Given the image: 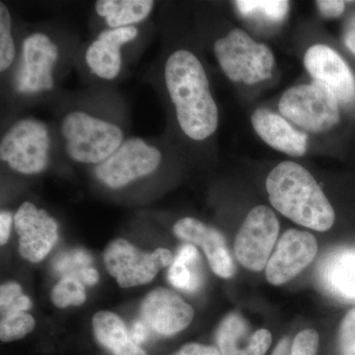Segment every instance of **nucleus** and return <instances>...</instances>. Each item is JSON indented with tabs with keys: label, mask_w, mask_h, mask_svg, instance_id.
<instances>
[{
	"label": "nucleus",
	"mask_w": 355,
	"mask_h": 355,
	"mask_svg": "<svg viewBox=\"0 0 355 355\" xmlns=\"http://www.w3.org/2000/svg\"><path fill=\"white\" fill-rule=\"evenodd\" d=\"M164 78L184 135L197 141L211 137L218 128V109L200 60L190 51H174L166 62Z\"/></svg>",
	"instance_id": "1"
},
{
	"label": "nucleus",
	"mask_w": 355,
	"mask_h": 355,
	"mask_svg": "<svg viewBox=\"0 0 355 355\" xmlns=\"http://www.w3.org/2000/svg\"><path fill=\"white\" fill-rule=\"evenodd\" d=\"M270 202L282 216L319 232L336 221L333 205L307 169L292 161L275 166L266 181Z\"/></svg>",
	"instance_id": "2"
},
{
	"label": "nucleus",
	"mask_w": 355,
	"mask_h": 355,
	"mask_svg": "<svg viewBox=\"0 0 355 355\" xmlns=\"http://www.w3.org/2000/svg\"><path fill=\"white\" fill-rule=\"evenodd\" d=\"M60 132L67 155L76 162L100 164L121 146L123 132L119 125L74 111L64 116Z\"/></svg>",
	"instance_id": "3"
},
{
	"label": "nucleus",
	"mask_w": 355,
	"mask_h": 355,
	"mask_svg": "<svg viewBox=\"0 0 355 355\" xmlns=\"http://www.w3.org/2000/svg\"><path fill=\"white\" fill-rule=\"evenodd\" d=\"M214 55L224 74L233 83L254 85L272 76L275 55L272 50L238 28L217 40Z\"/></svg>",
	"instance_id": "4"
},
{
	"label": "nucleus",
	"mask_w": 355,
	"mask_h": 355,
	"mask_svg": "<svg viewBox=\"0 0 355 355\" xmlns=\"http://www.w3.org/2000/svg\"><path fill=\"white\" fill-rule=\"evenodd\" d=\"M279 108L282 116L311 132H324L340 123L336 96L321 84L293 86L284 93Z\"/></svg>",
	"instance_id": "5"
},
{
	"label": "nucleus",
	"mask_w": 355,
	"mask_h": 355,
	"mask_svg": "<svg viewBox=\"0 0 355 355\" xmlns=\"http://www.w3.org/2000/svg\"><path fill=\"white\" fill-rule=\"evenodd\" d=\"M51 137L44 121L23 119L14 123L0 142V159L24 175L44 172L49 164Z\"/></svg>",
	"instance_id": "6"
},
{
	"label": "nucleus",
	"mask_w": 355,
	"mask_h": 355,
	"mask_svg": "<svg viewBox=\"0 0 355 355\" xmlns=\"http://www.w3.org/2000/svg\"><path fill=\"white\" fill-rule=\"evenodd\" d=\"M173 260L169 250L159 248L153 253H146L125 239L114 240L104 253L107 270L123 288L149 284L159 270L171 266Z\"/></svg>",
	"instance_id": "7"
},
{
	"label": "nucleus",
	"mask_w": 355,
	"mask_h": 355,
	"mask_svg": "<svg viewBox=\"0 0 355 355\" xmlns=\"http://www.w3.org/2000/svg\"><path fill=\"white\" fill-rule=\"evenodd\" d=\"M162 154L139 137L125 139L104 162L96 166L95 175L111 189H120L155 171Z\"/></svg>",
	"instance_id": "8"
},
{
	"label": "nucleus",
	"mask_w": 355,
	"mask_h": 355,
	"mask_svg": "<svg viewBox=\"0 0 355 355\" xmlns=\"http://www.w3.org/2000/svg\"><path fill=\"white\" fill-rule=\"evenodd\" d=\"M279 233L275 212L265 205L254 207L236 236V258L247 270L261 272L268 265Z\"/></svg>",
	"instance_id": "9"
},
{
	"label": "nucleus",
	"mask_w": 355,
	"mask_h": 355,
	"mask_svg": "<svg viewBox=\"0 0 355 355\" xmlns=\"http://www.w3.org/2000/svg\"><path fill=\"white\" fill-rule=\"evenodd\" d=\"M58 60V49L43 33H35L22 44V64L16 76L15 86L22 94H38L53 90V70Z\"/></svg>",
	"instance_id": "10"
},
{
	"label": "nucleus",
	"mask_w": 355,
	"mask_h": 355,
	"mask_svg": "<svg viewBox=\"0 0 355 355\" xmlns=\"http://www.w3.org/2000/svg\"><path fill=\"white\" fill-rule=\"evenodd\" d=\"M316 238L307 231L289 229L280 238L266 266V277L272 286L293 279L312 263L318 253Z\"/></svg>",
	"instance_id": "11"
},
{
	"label": "nucleus",
	"mask_w": 355,
	"mask_h": 355,
	"mask_svg": "<svg viewBox=\"0 0 355 355\" xmlns=\"http://www.w3.org/2000/svg\"><path fill=\"white\" fill-rule=\"evenodd\" d=\"M19 254L31 263L43 261L58 240V224L44 209L25 202L14 214Z\"/></svg>",
	"instance_id": "12"
},
{
	"label": "nucleus",
	"mask_w": 355,
	"mask_h": 355,
	"mask_svg": "<svg viewBox=\"0 0 355 355\" xmlns=\"http://www.w3.org/2000/svg\"><path fill=\"white\" fill-rule=\"evenodd\" d=\"M305 69L315 83L324 85L338 103L355 101V77L345 60L326 44H314L306 51Z\"/></svg>",
	"instance_id": "13"
},
{
	"label": "nucleus",
	"mask_w": 355,
	"mask_h": 355,
	"mask_svg": "<svg viewBox=\"0 0 355 355\" xmlns=\"http://www.w3.org/2000/svg\"><path fill=\"white\" fill-rule=\"evenodd\" d=\"M195 316L191 305L178 294L157 288L147 294L140 306L141 321L159 336H171L190 326Z\"/></svg>",
	"instance_id": "14"
},
{
	"label": "nucleus",
	"mask_w": 355,
	"mask_h": 355,
	"mask_svg": "<svg viewBox=\"0 0 355 355\" xmlns=\"http://www.w3.org/2000/svg\"><path fill=\"white\" fill-rule=\"evenodd\" d=\"M174 233L180 239L202 247L211 270L222 279H230L236 268L224 236L216 228L205 225L193 217H184L174 225Z\"/></svg>",
	"instance_id": "15"
},
{
	"label": "nucleus",
	"mask_w": 355,
	"mask_h": 355,
	"mask_svg": "<svg viewBox=\"0 0 355 355\" xmlns=\"http://www.w3.org/2000/svg\"><path fill=\"white\" fill-rule=\"evenodd\" d=\"M137 36L139 30L135 26L108 29L100 33L85 53L89 69L100 78L106 80L116 78L121 69V46L133 41Z\"/></svg>",
	"instance_id": "16"
},
{
	"label": "nucleus",
	"mask_w": 355,
	"mask_h": 355,
	"mask_svg": "<svg viewBox=\"0 0 355 355\" xmlns=\"http://www.w3.org/2000/svg\"><path fill=\"white\" fill-rule=\"evenodd\" d=\"M251 121L257 135L275 150L294 157H300L307 151V135L292 127L284 116L259 108L252 114Z\"/></svg>",
	"instance_id": "17"
},
{
	"label": "nucleus",
	"mask_w": 355,
	"mask_h": 355,
	"mask_svg": "<svg viewBox=\"0 0 355 355\" xmlns=\"http://www.w3.org/2000/svg\"><path fill=\"white\" fill-rule=\"evenodd\" d=\"M322 291L336 298L355 299V250L336 249L324 254L317 268Z\"/></svg>",
	"instance_id": "18"
},
{
	"label": "nucleus",
	"mask_w": 355,
	"mask_h": 355,
	"mask_svg": "<svg viewBox=\"0 0 355 355\" xmlns=\"http://www.w3.org/2000/svg\"><path fill=\"white\" fill-rule=\"evenodd\" d=\"M92 326L96 340L112 355H147L140 345L133 342L123 320L114 313H96Z\"/></svg>",
	"instance_id": "19"
},
{
	"label": "nucleus",
	"mask_w": 355,
	"mask_h": 355,
	"mask_svg": "<svg viewBox=\"0 0 355 355\" xmlns=\"http://www.w3.org/2000/svg\"><path fill=\"white\" fill-rule=\"evenodd\" d=\"M155 2L153 0H99L95 9L105 18L110 29L130 27L148 17Z\"/></svg>",
	"instance_id": "20"
},
{
	"label": "nucleus",
	"mask_w": 355,
	"mask_h": 355,
	"mask_svg": "<svg viewBox=\"0 0 355 355\" xmlns=\"http://www.w3.org/2000/svg\"><path fill=\"white\" fill-rule=\"evenodd\" d=\"M170 284L182 291H198L202 286V259L197 248L184 244L180 248L168 272Z\"/></svg>",
	"instance_id": "21"
},
{
	"label": "nucleus",
	"mask_w": 355,
	"mask_h": 355,
	"mask_svg": "<svg viewBox=\"0 0 355 355\" xmlns=\"http://www.w3.org/2000/svg\"><path fill=\"white\" fill-rule=\"evenodd\" d=\"M249 324L238 313H230L216 331L217 349L221 355H248Z\"/></svg>",
	"instance_id": "22"
},
{
	"label": "nucleus",
	"mask_w": 355,
	"mask_h": 355,
	"mask_svg": "<svg viewBox=\"0 0 355 355\" xmlns=\"http://www.w3.org/2000/svg\"><path fill=\"white\" fill-rule=\"evenodd\" d=\"M235 6L242 15H259L272 23L282 22L289 10V2L286 0H239L235 1Z\"/></svg>",
	"instance_id": "23"
},
{
	"label": "nucleus",
	"mask_w": 355,
	"mask_h": 355,
	"mask_svg": "<svg viewBox=\"0 0 355 355\" xmlns=\"http://www.w3.org/2000/svg\"><path fill=\"white\" fill-rule=\"evenodd\" d=\"M51 301L58 308L80 306L86 301V292L83 282L73 277H64L51 291Z\"/></svg>",
	"instance_id": "24"
},
{
	"label": "nucleus",
	"mask_w": 355,
	"mask_h": 355,
	"mask_svg": "<svg viewBox=\"0 0 355 355\" xmlns=\"http://www.w3.org/2000/svg\"><path fill=\"white\" fill-rule=\"evenodd\" d=\"M36 327L34 317L26 312L6 315L0 322V338L3 343L15 342L29 335Z\"/></svg>",
	"instance_id": "25"
},
{
	"label": "nucleus",
	"mask_w": 355,
	"mask_h": 355,
	"mask_svg": "<svg viewBox=\"0 0 355 355\" xmlns=\"http://www.w3.org/2000/svg\"><path fill=\"white\" fill-rule=\"evenodd\" d=\"M12 20L10 12L3 2L0 3V70L6 71L12 64L16 55V46L12 38Z\"/></svg>",
	"instance_id": "26"
},
{
	"label": "nucleus",
	"mask_w": 355,
	"mask_h": 355,
	"mask_svg": "<svg viewBox=\"0 0 355 355\" xmlns=\"http://www.w3.org/2000/svg\"><path fill=\"white\" fill-rule=\"evenodd\" d=\"M31 307V300L23 294L22 287L17 282H6L0 287V309L2 317L26 312Z\"/></svg>",
	"instance_id": "27"
},
{
	"label": "nucleus",
	"mask_w": 355,
	"mask_h": 355,
	"mask_svg": "<svg viewBox=\"0 0 355 355\" xmlns=\"http://www.w3.org/2000/svg\"><path fill=\"white\" fill-rule=\"evenodd\" d=\"M340 355H355V306L345 315L338 333Z\"/></svg>",
	"instance_id": "28"
},
{
	"label": "nucleus",
	"mask_w": 355,
	"mask_h": 355,
	"mask_svg": "<svg viewBox=\"0 0 355 355\" xmlns=\"http://www.w3.org/2000/svg\"><path fill=\"white\" fill-rule=\"evenodd\" d=\"M320 336L312 329L301 331L292 342L291 355H317Z\"/></svg>",
	"instance_id": "29"
},
{
	"label": "nucleus",
	"mask_w": 355,
	"mask_h": 355,
	"mask_svg": "<svg viewBox=\"0 0 355 355\" xmlns=\"http://www.w3.org/2000/svg\"><path fill=\"white\" fill-rule=\"evenodd\" d=\"M272 343V336L266 329L254 331L248 343V355H265Z\"/></svg>",
	"instance_id": "30"
},
{
	"label": "nucleus",
	"mask_w": 355,
	"mask_h": 355,
	"mask_svg": "<svg viewBox=\"0 0 355 355\" xmlns=\"http://www.w3.org/2000/svg\"><path fill=\"white\" fill-rule=\"evenodd\" d=\"M316 3L320 12L327 18L340 17L345 11V1L340 0H320Z\"/></svg>",
	"instance_id": "31"
},
{
	"label": "nucleus",
	"mask_w": 355,
	"mask_h": 355,
	"mask_svg": "<svg viewBox=\"0 0 355 355\" xmlns=\"http://www.w3.org/2000/svg\"><path fill=\"white\" fill-rule=\"evenodd\" d=\"M173 355H221L217 347L214 345H200L197 343H190L184 345Z\"/></svg>",
	"instance_id": "32"
},
{
	"label": "nucleus",
	"mask_w": 355,
	"mask_h": 355,
	"mask_svg": "<svg viewBox=\"0 0 355 355\" xmlns=\"http://www.w3.org/2000/svg\"><path fill=\"white\" fill-rule=\"evenodd\" d=\"M14 216L12 214L6 210H2L0 214V244L4 246L10 237L11 228H12Z\"/></svg>",
	"instance_id": "33"
},
{
	"label": "nucleus",
	"mask_w": 355,
	"mask_h": 355,
	"mask_svg": "<svg viewBox=\"0 0 355 355\" xmlns=\"http://www.w3.org/2000/svg\"><path fill=\"white\" fill-rule=\"evenodd\" d=\"M149 331L150 330L147 328L146 324L144 322L137 321L132 324L130 334L133 342L140 345L146 342L149 336Z\"/></svg>",
	"instance_id": "34"
},
{
	"label": "nucleus",
	"mask_w": 355,
	"mask_h": 355,
	"mask_svg": "<svg viewBox=\"0 0 355 355\" xmlns=\"http://www.w3.org/2000/svg\"><path fill=\"white\" fill-rule=\"evenodd\" d=\"M345 44L355 55V14L350 18L345 32Z\"/></svg>",
	"instance_id": "35"
},
{
	"label": "nucleus",
	"mask_w": 355,
	"mask_h": 355,
	"mask_svg": "<svg viewBox=\"0 0 355 355\" xmlns=\"http://www.w3.org/2000/svg\"><path fill=\"white\" fill-rule=\"evenodd\" d=\"M81 279L84 284H88V286H94L99 280V273L95 268H85L81 272Z\"/></svg>",
	"instance_id": "36"
},
{
	"label": "nucleus",
	"mask_w": 355,
	"mask_h": 355,
	"mask_svg": "<svg viewBox=\"0 0 355 355\" xmlns=\"http://www.w3.org/2000/svg\"><path fill=\"white\" fill-rule=\"evenodd\" d=\"M292 343L291 338H282L273 350L272 355H291Z\"/></svg>",
	"instance_id": "37"
}]
</instances>
